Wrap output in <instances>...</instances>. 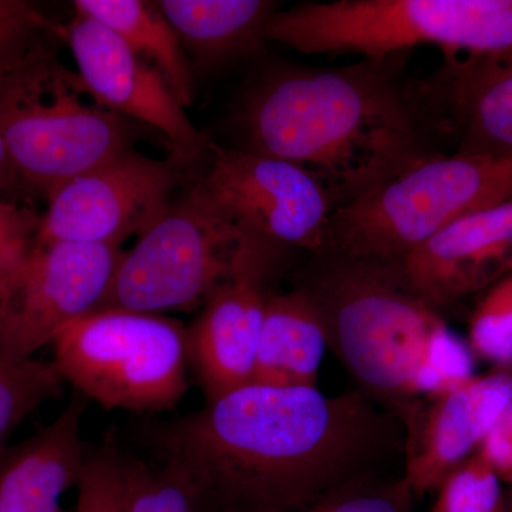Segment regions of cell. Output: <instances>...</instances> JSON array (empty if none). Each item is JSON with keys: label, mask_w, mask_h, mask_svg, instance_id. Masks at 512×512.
<instances>
[{"label": "cell", "mask_w": 512, "mask_h": 512, "mask_svg": "<svg viewBox=\"0 0 512 512\" xmlns=\"http://www.w3.org/2000/svg\"><path fill=\"white\" fill-rule=\"evenodd\" d=\"M158 463L210 512H299L379 474L403 426L362 392L247 384L197 412L144 426Z\"/></svg>", "instance_id": "obj_1"}, {"label": "cell", "mask_w": 512, "mask_h": 512, "mask_svg": "<svg viewBox=\"0 0 512 512\" xmlns=\"http://www.w3.org/2000/svg\"><path fill=\"white\" fill-rule=\"evenodd\" d=\"M396 59L268 74L242 106L244 150L305 168L336 208L355 200L431 153Z\"/></svg>", "instance_id": "obj_2"}, {"label": "cell", "mask_w": 512, "mask_h": 512, "mask_svg": "<svg viewBox=\"0 0 512 512\" xmlns=\"http://www.w3.org/2000/svg\"><path fill=\"white\" fill-rule=\"evenodd\" d=\"M296 286L315 302L328 348L373 402L399 414L471 379L476 357L400 266L309 256Z\"/></svg>", "instance_id": "obj_3"}, {"label": "cell", "mask_w": 512, "mask_h": 512, "mask_svg": "<svg viewBox=\"0 0 512 512\" xmlns=\"http://www.w3.org/2000/svg\"><path fill=\"white\" fill-rule=\"evenodd\" d=\"M266 42L305 55L384 60L416 46L470 59H511L512 0H332L278 9Z\"/></svg>", "instance_id": "obj_4"}, {"label": "cell", "mask_w": 512, "mask_h": 512, "mask_svg": "<svg viewBox=\"0 0 512 512\" xmlns=\"http://www.w3.org/2000/svg\"><path fill=\"white\" fill-rule=\"evenodd\" d=\"M510 200L512 157L430 153L336 208L325 252L400 266L451 222Z\"/></svg>", "instance_id": "obj_5"}, {"label": "cell", "mask_w": 512, "mask_h": 512, "mask_svg": "<svg viewBox=\"0 0 512 512\" xmlns=\"http://www.w3.org/2000/svg\"><path fill=\"white\" fill-rule=\"evenodd\" d=\"M0 133L29 190L46 197L133 148L130 121L104 107L49 46L0 79Z\"/></svg>", "instance_id": "obj_6"}, {"label": "cell", "mask_w": 512, "mask_h": 512, "mask_svg": "<svg viewBox=\"0 0 512 512\" xmlns=\"http://www.w3.org/2000/svg\"><path fill=\"white\" fill-rule=\"evenodd\" d=\"M50 346L64 382L106 410L161 413L188 390L187 328L167 315L96 311Z\"/></svg>", "instance_id": "obj_7"}, {"label": "cell", "mask_w": 512, "mask_h": 512, "mask_svg": "<svg viewBox=\"0 0 512 512\" xmlns=\"http://www.w3.org/2000/svg\"><path fill=\"white\" fill-rule=\"evenodd\" d=\"M242 232L191 185L121 255L97 311L165 315L201 308L231 271Z\"/></svg>", "instance_id": "obj_8"}, {"label": "cell", "mask_w": 512, "mask_h": 512, "mask_svg": "<svg viewBox=\"0 0 512 512\" xmlns=\"http://www.w3.org/2000/svg\"><path fill=\"white\" fill-rule=\"evenodd\" d=\"M200 163L192 185L242 234L292 255L328 249L335 200L308 170L214 143H207Z\"/></svg>", "instance_id": "obj_9"}, {"label": "cell", "mask_w": 512, "mask_h": 512, "mask_svg": "<svg viewBox=\"0 0 512 512\" xmlns=\"http://www.w3.org/2000/svg\"><path fill=\"white\" fill-rule=\"evenodd\" d=\"M123 249L82 242L33 244L9 275L0 311V359H33L37 350L106 298Z\"/></svg>", "instance_id": "obj_10"}, {"label": "cell", "mask_w": 512, "mask_h": 512, "mask_svg": "<svg viewBox=\"0 0 512 512\" xmlns=\"http://www.w3.org/2000/svg\"><path fill=\"white\" fill-rule=\"evenodd\" d=\"M183 165L130 150L50 192L37 244L82 242L121 248L140 238L173 202Z\"/></svg>", "instance_id": "obj_11"}, {"label": "cell", "mask_w": 512, "mask_h": 512, "mask_svg": "<svg viewBox=\"0 0 512 512\" xmlns=\"http://www.w3.org/2000/svg\"><path fill=\"white\" fill-rule=\"evenodd\" d=\"M292 254L242 234L231 271L187 328L188 365L205 403L251 383L266 302Z\"/></svg>", "instance_id": "obj_12"}, {"label": "cell", "mask_w": 512, "mask_h": 512, "mask_svg": "<svg viewBox=\"0 0 512 512\" xmlns=\"http://www.w3.org/2000/svg\"><path fill=\"white\" fill-rule=\"evenodd\" d=\"M62 35L72 50L77 73L104 107L157 130L170 144L171 158L183 167L201 160L207 143L156 67L82 13L74 12Z\"/></svg>", "instance_id": "obj_13"}, {"label": "cell", "mask_w": 512, "mask_h": 512, "mask_svg": "<svg viewBox=\"0 0 512 512\" xmlns=\"http://www.w3.org/2000/svg\"><path fill=\"white\" fill-rule=\"evenodd\" d=\"M511 404L512 369H494L400 413L402 476L414 498L434 493L454 468L473 457Z\"/></svg>", "instance_id": "obj_14"}, {"label": "cell", "mask_w": 512, "mask_h": 512, "mask_svg": "<svg viewBox=\"0 0 512 512\" xmlns=\"http://www.w3.org/2000/svg\"><path fill=\"white\" fill-rule=\"evenodd\" d=\"M400 269L439 311L512 275V200L451 222Z\"/></svg>", "instance_id": "obj_15"}, {"label": "cell", "mask_w": 512, "mask_h": 512, "mask_svg": "<svg viewBox=\"0 0 512 512\" xmlns=\"http://www.w3.org/2000/svg\"><path fill=\"white\" fill-rule=\"evenodd\" d=\"M87 399L77 393L52 423L0 457V512H66L89 456L82 424Z\"/></svg>", "instance_id": "obj_16"}, {"label": "cell", "mask_w": 512, "mask_h": 512, "mask_svg": "<svg viewBox=\"0 0 512 512\" xmlns=\"http://www.w3.org/2000/svg\"><path fill=\"white\" fill-rule=\"evenodd\" d=\"M191 64L214 70L264 49V28L279 9L271 0H161Z\"/></svg>", "instance_id": "obj_17"}, {"label": "cell", "mask_w": 512, "mask_h": 512, "mask_svg": "<svg viewBox=\"0 0 512 512\" xmlns=\"http://www.w3.org/2000/svg\"><path fill=\"white\" fill-rule=\"evenodd\" d=\"M326 349L325 328L311 296L296 285L275 291L266 302L249 384L316 387Z\"/></svg>", "instance_id": "obj_18"}, {"label": "cell", "mask_w": 512, "mask_h": 512, "mask_svg": "<svg viewBox=\"0 0 512 512\" xmlns=\"http://www.w3.org/2000/svg\"><path fill=\"white\" fill-rule=\"evenodd\" d=\"M450 97L463 131L460 153L512 157V57L454 64Z\"/></svg>", "instance_id": "obj_19"}, {"label": "cell", "mask_w": 512, "mask_h": 512, "mask_svg": "<svg viewBox=\"0 0 512 512\" xmlns=\"http://www.w3.org/2000/svg\"><path fill=\"white\" fill-rule=\"evenodd\" d=\"M73 5L74 12L106 26L131 52L156 67L183 106H191L195 97L192 64L157 2L76 0Z\"/></svg>", "instance_id": "obj_20"}, {"label": "cell", "mask_w": 512, "mask_h": 512, "mask_svg": "<svg viewBox=\"0 0 512 512\" xmlns=\"http://www.w3.org/2000/svg\"><path fill=\"white\" fill-rule=\"evenodd\" d=\"M63 383L53 360L0 359V457L20 424L62 392Z\"/></svg>", "instance_id": "obj_21"}, {"label": "cell", "mask_w": 512, "mask_h": 512, "mask_svg": "<svg viewBox=\"0 0 512 512\" xmlns=\"http://www.w3.org/2000/svg\"><path fill=\"white\" fill-rule=\"evenodd\" d=\"M123 480L126 512H210L197 491L164 464L123 451Z\"/></svg>", "instance_id": "obj_22"}, {"label": "cell", "mask_w": 512, "mask_h": 512, "mask_svg": "<svg viewBox=\"0 0 512 512\" xmlns=\"http://www.w3.org/2000/svg\"><path fill=\"white\" fill-rule=\"evenodd\" d=\"M468 348L495 369H512V275L490 286L468 323Z\"/></svg>", "instance_id": "obj_23"}, {"label": "cell", "mask_w": 512, "mask_h": 512, "mask_svg": "<svg viewBox=\"0 0 512 512\" xmlns=\"http://www.w3.org/2000/svg\"><path fill=\"white\" fill-rule=\"evenodd\" d=\"M504 505V484L476 453L441 481L430 512H504Z\"/></svg>", "instance_id": "obj_24"}, {"label": "cell", "mask_w": 512, "mask_h": 512, "mask_svg": "<svg viewBox=\"0 0 512 512\" xmlns=\"http://www.w3.org/2000/svg\"><path fill=\"white\" fill-rule=\"evenodd\" d=\"M414 500L403 476L379 473L343 485L299 512H413Z\"/></svg>", "instance_id": "obj_25"}, {"label": "cell", "mask_w": 512, "mask_h": 512, "mask_svg": "<svg viewBox=\"0 0 512 512\" xmlns=\"http://www.w3.org/2000/svg\"><path fill=\"white\" fill-rule=\"evenodd\" d=\"M29 2L0 0V79L18 69L59 32Z\"/></svg>", "instance_id": "obj_26"}, {"label": "cell", "mask_w": 512, "mask_h": 512, "mask_svg": "<svg viewBox=\"0 0 512 512\" xmlns=\"http://www.w3.org/2000/svg\"><path fill=\"white\" fill-rule=\"evenodd\" d=\"M76 490L73 512H126L123 451L113 441L89 451Z\"/></svg>", "instance_id": "obj_27"}, {"label": "cell", "mask_w": 512, "mask_h": 512, "mask_svg": "<svg viewBox=\"0 0 512 512\" xmlns=\"http://www.w3.org/2000/svg\"><path fill=\"white\" fill-rule=\"evenodd\" d=\"M42 217L0 198V272L10 275L35 244Z\"/></svg>", "instance_id": "obj_28"}, {"label": "cell", "mask_w": 512, "mask_h": 512, "mask_svg": "<svg viewBox=\"0 0 512 512\" xmlns=\"http://www.w3.org/2000/svg\"><path fill=\"white\" fill-rule=\"evenodd\" d=\"M478 456L493 470L501 483L512 485V404L495 421L481 441Z\"/></svg>", "instance_id": "obj_29"}, {"label": "cell", "mask_w": 512, "mask_h": 512, "mask_svg": "<svg viewBox=\"0 0 512 512\" xmlns=\"http://www.w3.org/2000/svg\"><path fill=\"white\" fill-rule=\"evenodd\" d=\"M22 191L30 190L25 181H23L15 161H13L12 156H10L5 138H3L2 133H0V195L19 194V192Z\"/></svg>", "instance_id": "obj_30"}, {"label": "cell", "mask_w": 512, "mask_h": 512, "mask_svg": "<svg viewBox=\"0 0 512 512\" xmlns=\"http://www.w3.org/2000/svg\"><path fill=\"white\" fill-rule=\"evenodd\" d=\"M9 275L0 272V311H2L3 301H5L6 292H8Z\"/></svg>", "instance_id": "obj_31"}, {"label": "cell", "mask_w": 512, "mask_h": 512, "mask_svg": "<svg viewBox=\"0 0 512 512\" xmlns=\"http://www.w3.org/2000/svg\"><path fill=\"white\" fill-rule=\"evenodd\" d=\"M504 512H512V485L505 490Z\"/></svg>", "instance_id": "obj_32"}]
</instances>
